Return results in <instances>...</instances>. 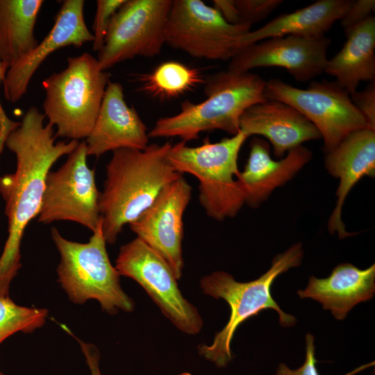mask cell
<instances>
[{"label": "cell", "mask_w": 375, "mask_h": 375, "mask_svg": "<svg viewBox=\"0 0 375 375\" xmlns=\"http://www.w3.org/2000/svg\"><path fill=\"white\" fill-rule=\"evenodd\" d=\"M45 117L37 108H29L5 141L15 156L16 169L0 177V194L8 219V238L0 256V297L8 296L10 283L22 266V239L29 222L38 215L48 173L80 142H55L53 126L44 124Z\"/></svg>", "instance_id": "1"}, {"label": "cell", "mask_w": 375, "mask_h": 375, "mask_svg": "<svg viewBox=\"0 0 375 375\" xmlns=\"http://www.w3.org/2000/svg\"><path fill=\"white\" fill-rule=\"evenodd\" d=\"M172 146L166 142L149 144L144 150L112 152L99 203L106 243L114 244L124 226L136 219L164 187L182 176L168 160Z\"/></svg>", "instance_id": "2"}, {"label": "cell", "mask_w": 375, "mask_h": 375, "mask_svg": "<svg viewBox=\"0 0 375 375\" xmlns=\"http://www.w3.org/2000/svg\"><path fill=\"white\" fill-rule=\"evenodd\" d=\"M265 83L260 75L250 72L227 69L210 75L204 83L206 99L197 103L183 101L178 113L156 122L148 132L149 138L178 137L186 142L212 130L235 135L240 131V119L244 111L267 100Z\"/></svg>", "instance_id": "3"}, {"label": "cell", "mask_w": 375, "mask_h": 375, "mask_svg": "<svg viewBox=\"0 0 375 375\" xmlns=\"http://www.w3.org/2000/svg\"><path fill=\"white\" fill-rule=\"evenodd\" d=\"M303 256L301 244H294L273 258L267 272L249 282L236 281L232 275L222 271L203 276L200 281L203 293L217 299H224L230 306L231 314L226 325L216 333L211 344L199 346L200 355L217 367H226L233 358L231 343L238 327L267 308L278 313L279 323L283 327L294 326L296 318L281 310L272 296L271 287L278 276L299 266Z\"/></svg>", "instance_id": "4"}, {"label": "cell", "mask_w": 375, "mask_h": 375, "mask_svg": "<svg viewBox=\"0 0 375 375\" xmlns=\"http://www.w3.org/2000/svg\"><path fill=\"white\" fill-rule=\"evenodd\" d=\"M248 138L240 131L217 142L206 139L197 147L181 141L172 145L168 153V160L178 172L197 178L200 204L215 220L235 217L245 204L238 160Z\"/></svg>", "instance_id": "5"}, {"label": "cell", "mask_w": 375, "mask_h": 375, "mask_svg": "<svg viewBox=\"0 0 375 375\" xmlns=\"http://www.w3.org/2000/svg\"><path fill=\"white\" fill-rule=\"evenodd\" d=\"M110 74L88 53L67 58V67L45 78L44 114L56 137L86 138L97 117Z\"/></svg>", "instance_id": "6"}, {"label": "cell", "mask_w": 375, "mask_h": 375, "mask_svg": "<svg viewBox=\"0 0 375 375\" xmlns=\"http://www.w3.org/2000/svg\"><path fill=\"white\" fill-rule=\"evenodd\" d=\"M51 233L60 256L58 282L72 301L97 300L110 315L133 310L134 302L123 290L120 275L109 259L101 221L86 243L69 240L56 228Z\"/></svg>", "instance_id": "7"}, {"label": "cell", "mask_w": 375, "mask_h": 375, "mask_svg": "<svg viewBox=\"0 0 375 375\" xmlns=\"http://www.w3.org/2000/svg\"><path fill=\"white\" fill-rule=\"evenodd\" d=\"M265 97L294 107L309 120L323 139L325 153L333 151L350 133L368 128L350 94L335 81H312L303 90L272 78L266 81Z\"/></svg>", "instance_id": "8"}, {"label": "cell", "mask_w": 375, "mask_h": 375, "mask_svg": "<svg viewBox=\"0 0 375 375\" xmlns=\"http://www.w3.org/2000/svg\"><path fill=\"white\" fill-rule=\"evenodd\" d=\"M251 27L228 24L201 0H174L166 44L197 58L228 60L242 50L241 40Z\"/></svg>", "instance_id": "9"}, {"label": "cell", "mask_w": 375, "mask_h": 375, "mask_svg": "<svg viewBox=\"0 0 375 375\" xmlns=\"http://www.w3.org/2000/svg\"><path fill=\"white\" fill-rule=\"evenodd\" d=\"M172 0H125L113 15L97 61L106 71L137 56L160 53Z\"/></svg>", "instance_id": "10"}, {"label": "cell", "mask_w": 375, "mask_h": 375, "mask_svg": "<svg viewBox=\"0 0 375 375\" xmlns=\"http://www.w3.org/2000/svg\"><path fill=\"white\" fill-rule=\"evenodd\" d=\"M87 157L85 142H80L59 169L48 173L38 215L39 222L70 221L92 232L97 228L101 221L100 192L95 171L88 167Z\"/></svg>", "instance_id": "11"}, {"label": "cell", "mask_w": 375, "mask_h": 375, "mask_svg": "<svg viewBox=\"0 0 375 375\" xmlns=\"http://www.w3.org/2000/svg\"><path fill=\"white\" fill-rule=\"evenodd\" d=\"M115 268L140 284L162 313L182 332L194 335L203 326L197 308L183 297L168 263L136 237L122 246Z\"/></svg>", "instance_id": "12"}, {"label": "cell", "mask_w": 375, "mask_h": 375, "mask_svg": "<svg viewBox=\"0 0 375 375\" xmlns=\"http://www.w3.org/2000/svg\"><path fill=\"white\" fill-rule=\"evenodd\" d=\"M192 196V186L183 176L167 184L153 202L129 224L137 237L157 252L181 278L183 215Z\"/></svg>", "instance_id": "13"}, {"label": "cell", "mask_w": 375, "mask_h": 375, "mask_svg": "<svg viewBox=\"0 0 375 375\" xmlns=\"http://www.w3.org/2000/svg\"><path fill=\"white\" fill-rule=\"evenodd\" d=\"M331 40L296 35L268 38L251 44L234 56L228 69L247 72L262 67L286 69L297 81L307 82L323 72L328 62L327 50Z\"/></svg>", "instance_id": "14"}, {"label": "cell", "mask_w": 375, "mask_h": 375, "mask_svg": "<svg viewBox=\"0 0 375 375\" xmlns=\"http://www.w3.org/2000/svg\"><path fill=\"white\" fill-rule=\"evenodd\" d=\"M83 0L62 2L49 33L26 55L8 69L3 81L6 100L16 103L27 92L30 81L44 60L56 50L68 46L80 47L93 42L85 22Z\"/></svg>", "instance_id": "15"}, {"label": "cell", "mask_w": 375, "mask_h": 375, "mask_svg": "<svg viewBox=\"0 0 375 375\" xmlns=\"http://www.w3.org/2000/svg\"><path fill=\"white\" fill-rule=\"evenodd\" d=\"M149 140L145 124L124 100L122 85L110 81L94 124L85 141L88 156L99 157L122 149L144 150Z\"/></svg>", "instance_id": "16"}, {"label": "cell", "mask_w": 375, "mask_h": 375, "mask_svg": "<svg viewBox=\"0 0 375 375\" xmlns=\"http://www.w3.org/2000/svg\"><path fill=\"white\" fill-rule=\"evenodd\" d=\"M324 163L328 172L339 179L336 205L327 227L329 233L340 239L355 235L347 231L341 215L345 199L358 181L365 176L375 175V131L358 130L347 136L333 151L326 153Z\"/></svg>", "instance_id": "17"}, {"label": "cell", "mask_w": 375, "mask_h": 375, "mask_svg": "<svg viewBox=\"0 0 375 375\" xmlns=\"http://www.w3.org/2000/svg\"><path fill=\"white\" fill-rule=\"evenodd\" d=\"M240 129L248 137H265L277 158L305 142L321 138L315 126L300 112L276 100H266L246 109L240 119Z\"/></svg>", "instance_id": "18"}, {"label": "cell", "mask_w": 375, "mask_h": 375, "mask_svg": "<svg viewBox=\"0 0 375 375\" xmlns=\"http://www.w3.org/2000/svg\"><path fill=\"white\" fill-rule=\"evenodd\" d=\"M312 152L299 146L276 161L270 156L267 142L254 138L251 141L247 162L239 175L245 203L256 208L271 193L291 180L312 158Z\"/></svg>", "instance_id": "19"}, {"label": "cell", "mask_w": 375, "mask_h": 375, "mask_svg": "<svg viewBox=\"0 0 375 375\" xmlns=\"http://www.w3.org/2000/svg\"><path fill=\"white\" fill-rule=\"evenodd\" d=\"M375 292V265L361 269L350 263L337 265L329 276L310 277L305 290L297 294L301 299L310 298L331 311L333 317L344 319L358 303L370 300Z\"/></svg>", "instance_id": "20"}, {"label": "cell", "mask_w": 375, "mask_h": 375, "mask_svg": "<svg viewBox=\"0 0 375 375\" xmlns=\"http://www.w3.org/2000/svg\"><path fill=\"white\" fill-rule=\"evenodd\" d=\"M351 0H319L290 13L282 14L241 40L242 49L262 40L285 35L318 39L347 12Z\"/></svg>", "instance_id": "21"}, {"label": "cell", "mask_w": 375, "mask_h": 375, "mask_svg": "<svg viewBox=\"0 0 375 375\" xmlns=\"http://www.w3.org/2000/svg\"><path fill=\"white\" fill-rule=\"evenodd\" d=\"M341 50L328 59L324 72L350 95L361 81H375V17L370 15L346 34Z\"/></svg>", "instance_id": "22"}, {"label": "cell", "mask_w": 375, "mask_h": 375, "mask_svg": "<svg viewBox=\"0 0 375 375\" xmlns=\"http://www.w3.org/2000/svg\"><path fill=\"white\" fill-rule=\"evenodd\" d=\"M42 0H0V60L8 70L38 44L34 28Z\"/></svg>", "instance_id": "23"}, {"label": "cell", "mask_w": 375, "mask_h": 375, "mask_svg": "<svg viewBox=\"0 0 375 375\" xmlns=\"http://www.w3.org/2000/svg\"><path fill=\"white\" fill-rule=\"evenodd\" d=\"M135 76L144 94L161 101L176 99L192 91L204 84L206 78L199 69L172 60Z\"/></svg>", "instance_id": "24"}, {"label": "cell", "mask_w": 375, "mask_h": 375, "mask_svg": "<svg viewBox=\"0 0 375 375\" xmlns=\"http://www.w3.org/2000/svg\"><path fill=\"white\" fill-rule=\"evenodd\" d=\"M47 315V309L21 306L9 296L0 297V345L17 332L31 333L42 327Z\"/></svg>", "instance_id": "25"}, {"label": "cell", "mask_w": 375, "mask_h": 375, "mask_svg": "<svg viewBox=\"0 0 375 375\" xmlns=\"http://www.w3.org/2000/svg\"><path fill=\"white\" fill-rule=\"evenodd\" d=\"M125 0H98L92 26V49L99 51L103 45L110 21Z\"/></svg>", "instance_id": "26"}, {"label": "cell", "mask_w": 375, "mask_h": 375, "mask_svg": "<svg viewBox=\"0 0 375 375\" xmlns=\"http://www.w3.org/2000/svg\"><path fill=\"white\" fill-rule=\"evenodd\" d=\"M314 336L310 333L306 335V358L303 364L299 368L292 369L285 363H280L277 367L276 375H319L315 358V347ZM374 361L362 365L344 375H356L362 371L374 366Z\"/></svg>", "instance_id": "27"}, {"label": "cell", "mask_w": 375, "mask_h": 375, "mask_svg": "<svg viewBox=\"0 0 375 375\" xmlns=\"http://www.w3.org/2000/svg\"><path fill=\"white\" fill-rule=\"evenodd\" d=\"M282 3L281 0H235L242 22L250 25L266 18Z\"/></svg>", "instance_id": "28"}, {"label": "cell", "mask_w": 375, "mask_h": 375, "mask_svg": "<svg viewBox=\"0 0 375 375\" xmlns=\"http://www.w3.org/2000/svg\"><path fill=\"white\" fill-rule=\"evenodd\" d=\"M351 99L365 118L367 128L375 131V81L362 91L350 95Z\"/></svg>", "instance_id": "29"}, {"label": "cell", "mask_w": 375, "mask_h": 375, "mask_svg": "<svg viewBox=\"0 0 375 375\" xmlns=\"http://www.w3.org/2000/svg\"><path fill=\"white\" fill-rule=\"evenodd\" d=\"M375 9L374 0L352 1L344 16L340 19L345 35L372 15Z\"/></svg>", "instance_id": "30"}, {"label": "cell", "mask_w": 375, "mask_h": 375, "mask_svg": "<svg viewBox=\"0 0 375 375\" xmlns=\"http://www.w3.org/2000/svg\"><path fill=\"white\" fill-rule=\"evenodd\" d=\"M7 70L3 66L0 60V85L3 83ZM20 124L11 120L6 115L0 101V151H3L5 141L8 135Z\"/></svg>", "instance_id": "31"}, {"label": "cell", "mask_w": 375, "mask_h": 375, "mask_svg": "<svg viewBox=\"0 0 375 375\" xmlns=\"http://www.w3.org/2000/svg\"><path fill=\"white\" fill-rule=\"evenodd\" d=\"M213 8L228 24L235 25L243 23L235 0H214Z\"/></svg>", "instance_id": "32"}, {"label": "cell", "mask_w": 375, "mask_h": 375, "mask_svg": "<svg viewBox=\"0 0 375 375\" xmlns=\"http://www.w3.org/2000/svg\"><path fill=\"white\" fill-rule=\"evenodd\" d=\"M82 351L85 357L91 375H102L99 369V353L97 349L92 344L78 341Z\"/></svg>", "instance_id": "33"}, {"label": "cell", "mask_w": 375, "mask_h": 375, "mask_svg": "<svg viewBox=\"0 0 375 375\" xmlns=\"http://www.w3.org/2000/svg\"><path fill=\"white\" fill-rule=\"evenodd\" d=\"M178 375H192L191 374L188 373V372H183V373H181Z\"/></svg>", "instance_id": "34"}, {"label": "cell", "mask_w": 375, "mask_h": 375, "mask_svg": "<svg viewBox=\"0 0 375 375\" xmlns=\"http://www.w3.org/2000/svg\"><path fill=\"white\" fill-rule=\"evenodd\" d=\"M0 375H3V374L0 372Z\"/></svg>", "instance_id": "35"}]
</instances>
